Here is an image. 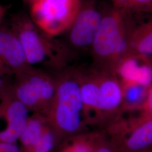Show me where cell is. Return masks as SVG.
<instances>
[{
    "mask_svg": "<svg viewBox=\"0 0 152 152\" xmlns=\"http://www.w3.org/2000/svg\"><path fill=\"white\" fill-rule=\"evenodd\" d=\"M4 77H5L3 76L0 72V93L3 90H4L10 83H7V81L4 80Z\"/></svg>",
    "mask_w": 152,
    "mask_h": 152,
    "instance_id": "ffe728a7",
    "label": "cell"
},
{
    "mask_svg": "<svg viewBox=\"0 0 152 152\" xmlns=\"http://www.w3.org/2000/svg\"><path fill=\"white\" fill-rule=\"evenodd\" d=\"M100 28L90 48L93 69L117 75L128 57L126 16L111 6L103 11Z\"/></svg>",
    "mask_w": 152,
    "mask_h": 152,
    "instance_id": "3957f363",
    "label": "cell"
},
{
    "mask_svg": "<svg viewBox=\"0 0 152 152\" xmlns=\"http://www.w3.org/2000/svg\"><path fill=\"white\" fill-rule=\"evenodd\" d=\"M49 123L46 116L39 113L33 112L29 115L25 128L18 141H20L23 151L38 140Z\"/></svg>",
    "mask_w": 152,
    "mask_h": 152,
    "instance_id": "4fadbf2b",
    "label": "cell"
},
{
    "mask_svg": "<svg viewBox=\"0 0 152 152\" xmlns=\"http://www.w3.org/2000/svg\"><path fill=\"white\" fill-rule=\"evenodd\" d=\"M23 1H25V2H27L28 4L31 1V0H23Z\"/></svg>",
    "mask_w": 152,
    "mask_h": 152,
    "instance_id": "d4e9b609",
    "label": "cell"
},
{
    "mask_svg": "<svg viewBox=\"0 0 152 152\" xmlns=\"http://www.w3.org/2000/svg\"><path fill=\"white\" fill-rule=\"evenodd\" d=\"M80 77L85 124L87 127H102L98 72L92 68L88 70L80 68Z\"/></svg>",
    "mask_w": 152,
    "mask_h": 152,
    "instance_id": "8fae6325",
    "label": "cell"
},
{
    "mask_svg": "<svg viewBox=\"0 0 152 152\" xmlns=\"http://www.w3.org/2000/svg\"><path fill=\"white\" fill-rule=\"evenodd\" d=\"M0 152H22L17 142L8 143L0 141Z\"/></svg>",
    "mask_w": 152,
    "mask_h": 152,
    "instance_id": "d6986e66",
    "label": "cell"
},
{
    "mask_svg": "<svg viewBox=\"0 0 152 152\" xmlns=\"http://www.w3.org/2000/svg\"><path fill=\"white\" fill-rule=\"evenodd\" d=\"M94 152H117L113 144L104 131H102Z\"/></svg>",
    "mask_w": 152,
    "mask_h": 152,
    "instance_id": "e0dca14e",
    "label": "cell"
},
{
    "mask_svg": "<svg viewBox=\"0 0 152 152\" xmlns=\"http://www.w3.org/2000/svg\"><path fill=\"white\" fill-rule=\"evenodd\" d=\"M80 68L69 66L55 76L54 98L46 116L59 140L85 132L80 86Z\"/></svg>",
    "mask_w": 152,
    "mask_h": 152,
    "instance_id": "6da1fadb",
    "label": "cell"
},
{
    "mask_svg": "<svg viewBox=\"0 0 152 152\" xmlns=\"http://www.w3.org/2000/svg\"><path fill=\"white\" fill-rule=\"evenodd\" d=\"M8 90L29 111L47 116L54 98L55 77L44 70L29 65L14 77Z\"/></svg>",
    "mask_w": 152,
    "mask_h": 152,
    "instance_id": "277c9868",
    "label": "cell"
},
{
    "mask_svg": "<svg viewBox=\"0 0 152 152\" xmlns=\"http://www.w3.org/2000/svg\"><path fill=\"white\" fill-rule=\"evenodd\" d=\"M22 42L12 29H0V72L5 77L15 76L28 68Z\"/></svg>",
    "mask_w": 152,
    "mask_h": 152,
    "instance_id": "9c48e42d",
    "label": "cell"
},
{
    "mask_svg": "<svg viewBox=\"0 0 152 152\" xmlns=\"http://www.w3.org/2000/svg\"><path fill=\"white\" fill-rule=\"evenodd\" d=\"M11 29L19 38L28 64L59 72L71 66L76 53L64 42L39 29L29 16L19 15L13 19Z\"/></svg>",
    "mask_w": 152,
    "mask_h": 152,
    "instance_id": "7a4b0ae2",
    "label": "cell"
},
{
    "mask_svg": "<svg viewBox=\"0 0 152 152\" xmlns=\"http://www.w3.org/2000/svg\"><path fill=\"white\" fill-rule=\"evenodd\" d=\"M123 92L122 111L140 109L147 96V88L137 83L121 82Z\"/></svg>",
    "mask_w": 152,
    "mask_h": 152,
    "instance_id": "5bb4252c",
    "label": "cell"
},
{
    "mask_svg": "<svg viewBox=\"0 0 152 152\" xmlns=\"http://www.w3.org/2000/svg\"><path fill=\"white\" fill-rule=\"evenodd\" d=\"M148 63H149V64L151 65V66L152 67V56L151 58H148Z\"/></svg>",
    "mask_w": 152,
    "mask_h": 152,
    "instance_id": "cb8c5ba5",
    "label": "cell"
},
{
    "mask_svg": "<svg viewBox=\"0 0 152 152\" xmlns=\"http://www.w3.org/2000/svg\"><path fill=\"white\" fill-rule=\"evenodd\" d=\"M59 141L54 131L48 124L38 140L32 147L22 152H51Z\"/></svg>",
    "mask_w": 152,
    "mask_h": 152,
    "instance_id": "2e32d148",
    "label": "cell"
},
{
    "mask_svg": "<svg viewBox=\"0 0 152 152\" xmlns=\"http://www.w3.org/2000/svg\"><path fill=\"white\" fill-rule=\"evenodd\" d=\"M6 11V7L0 5V20L4 16Z\"/></svg>",
    "mask_w": 152,
    "mask_h": 152,
    "instance_id": "7402d4cb",
    "label": "cell"
},
{
    "mask_svg": "<svg viewBox=\"0 0 152 152\" xmlns=\"http://www.w3.org/2000/svg\"><path fill=\"white\" fill-rule=\"evenodd\" d=\"M97 72L102 127H104L122 112L123 92L121 82L117 75Z\"/></svg>",
    "mask_w": 152,
    "mask_h": 152,
    "instance_id": "30bf717a",
    "label": "cell"
},
{
    "mask_svg": "<svg viewBox=\"0 0 152 152\" xmlns=\"http://www.w3.org/2000/svg\"><path fill=\"white\" fill-rule=\"evenodd\" d=\"M140 110L147 117L152 118V85L148 89L145 100Z\"/></svg>",
    "mask_w": 152,
    "mask_h": 152,
    "instance_id": "ac0fdd59",
    "label": "cell"
},
{
    "mask_svg": "<svg viewBox=\"0 0 152 152\" xmlns=\"http://www.w3.org/2000/svg\"><path fill=\"white\" fill-rule=\"evenodd\" d=\"M117 152H147L152 148V118L140 115L121 119L116 116L104 126Z\"/></svg>",
    "mask_w": 152,
    "mask_h": 152,
    "instance_id": "5b68a950",
    "label": "cell"
},
{
    "mask_svg": "<svg viewBox=\"0 0 152 152\" xmlns=\"http://www.w3.org/2000/svg\"><path fill=\"white\" fill-rule=\"evenodd\" d=\"M8 86L0 93V141L14 143L25 128L29 111L11 94Z\"/></svg>",
    "mask_w": 152,
    "mask_h": 152,
    "instance_id": "ba28073f",
    "label": "cell"
},
{
    "mask_svg": "<svg viewBox=\"0 0 152 152\" xmlns=\"http://www.w3.org/2000/svg\"><path fill=\"white\" fill-rule=\"evenodd\" d=\"M147 152H152V148L151 149H150V150H149Z\"/></svg>",
    "mask_w": 152,
    "mask_h": 152,
    "instance_id": "484cf974",
    "label": "cell"
},
{
    "mask_svg": "<svg viewBox=\"0 0 152 152\" xmlns=\"http://www.w3.org/2000/svg\"><path fill=\"white\" fill-rule=\"evenodd\" d=\"M58 152H74L71 146L69 145V144L67 142V141L64 140V142L63 144L62 147H61L59 151Z\"/></svg>",
    "mask_w": 152,
    "mask_h": 152,
    "instance_id": "44dd1931",
    "label": "cell"
},
{
    "mask_svg": "<svg viewBox=\"0 0 152 152\" xmlns=\"http://www.w3.org/2000/svg\"><path fill=\"white\" fill-rule=\"evenodd\" d=\"M82 0H31L29 18L50 37L65 33L71 26Z\"/></svg>",
    "mask_w": 152,
    "mask_h": 152,
    "instance_id": "8992f818",
    "label": "cell"
},
{
    "mask_svg": "<svg viewBox=\"0 0 152 152\" xmlns=\"http://www.w3.org/2000/svg\"><path fill=\"white\" fill-rule=\"evenodd\" d=\"M145 13H148V14H152V4L151 6L148 8V9L147 10V11L145 12Z\"/></svg>",
    "mask_w": 152,
    "mask_h": 152,
    "instance_id": "603a6c76",
    "label": "cell"
},
{
    "mask_svg": "<svg viewBox=\"0 0 152 152\" xmlns=\"http://www.w3.org/2000/svg\"><path fill=\"white\" fill-rule=\"evenodd\" d=\"M93 0H82L81 5L71 26L65 32L66 44L73 51L90 50L103 19Z\"/></svg>",
    "mask_w": 152,
    "mask_h": 152,
    "instance_id": "52a82bcc",
    "label": "cell"
},
{
    "mask_svg": "<svg viewBox=\"0 0 152 152\" xmlns=\"http://www.w3.org/2000/svg\"><path fill=\"white\" fill-rule=\"evenodd\" d=\"M112 6L125 15L145 13L152 4V0H109Z\"/></svg>",
    "mask_w": 152,
    "mask_h": 152,
    "instance_id": "9a60e30c",
    "label": "cell"
},
{
    "mask_svg": "<svg viewBox=\"0 0 152 152\" xmlns=\"http://www.w3.org/2000/svg\"><path fill=\"white\" fill-rule=\"evenodd\" d=\"M127 58H149L152 57V19L135 27H131L127 18Z\"/></svg>",
    "mask_w": 152,
    "mask_h": 152,
    "instance_id": "7c38bea8",
    "label": "cell"
}]
</instances>
